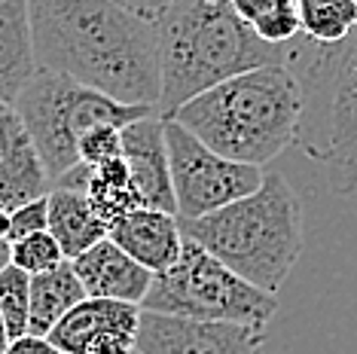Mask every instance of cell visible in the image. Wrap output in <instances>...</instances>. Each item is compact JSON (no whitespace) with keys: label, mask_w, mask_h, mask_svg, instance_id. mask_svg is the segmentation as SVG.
<instances>
[{"label":"cell","mask_w":357,"mask_h":354,"mask_svg":"<svg viewBox=\"0 0 357 354\" xmlns=\"http://www.w3.org/2000/svg\"><path fill=\"white\" fill-rule=\"evenodd\" d=\"M183 236L263 293H278L303 254V205L281 174L269 171L254 196L181 223Z\"/></svg>","instance_id":"obj_4"},{"label":"cell","mask_w":357,"mask_h":354,"mask_svg":"<svg viewBox=\"0 0 357 354\" xmlns=\"http://www.w3.org/2000/svg\"><path fill=\"white\" fill-rule=\"evenodd\" d=\"M137 354H266V333L248 324L141 315Z\"/></svg>","instance_id":"obj_9"},{"label":"cell","mask_w":357,"mask_h":354,"mask_svg":"<svg viewBox=\"0 0 357 354\" xmlns=\"http://www.w3.org/2000/svg\"><path fill=\"white\" fill-rule=\"evenodd\" d=\"M110 241L116 247H123V251L132 256L135 263H141L147 272L159 275V272H168L181 260L186 236H183L181 220H177L174 214L141 208V211H135L128 220H123L119 226L110 229Z\"/></svg>","instance_id":"obj_14"},{"label":"cell","mask_w":357,"mask_h":354,"mask_svg":"<svg viewBox=\"0 0 357 354\" xmlns=\"http://www.w3.org/2000/svg\"><path fill=\"white\" fill-rule=\"evenodd\" d=\"M10 330H6V321H3V315H0V354H6V348H10Z\"/></svg>","instance_id":"obj_26"},{"label":"cell","mask_w":357,"mask_h":354,"mask_svg":"<svg viewBox=\"0 0 357 354\" xmlns=\"http://www.w3.org/2000/svg\"><path fill=\"white\" fill-rule=\"evenodd\" d=\"M10 266V241H0V272Z\"/></svg>","instance_id":"obj_27"},{"label":"cell","mask_w":357,"mask_h":354,"mask_svg":"<svg viewBox=\"0 0 357 354\" xmlns=\"http://www.w3.org/2000/svg\"><path fill=\"white\" fill-rule=\"evenodd\" d=\"M64 263H68L64 260V251L50 232H37V236L10 245V266L22 269L31 278L46 275V272L59 269V266H64Z\"/></svg>","instance_id":"obj_22"},{"label":"cell","mask_w":357,"mask_h":354,"mask_svg":"<svg viewBox=\"0 0 357 354\" xmlns=\"http://www.w3.org/2000/svg\"><path fill=\"white\" fill-rule=\"evenodd\" d=\"M83 300H89V296L70 263L46 272V275L31 278V336L50 339L52 330Z\"/></svg>","instance_id":"obj_17"},{"label":"cell","mask_w":357,"mask_h":354,"mask_svg":"<svg viewBox=\"0 0 357 354\" xmlns=\"http://www.w3.org/2000/svg\"><path fill=\"white\" fill-rule=\"evenodd\" d=\"M162 6L165 0H34L28 10L37 70L159 114Z\"/></svg>","instance_id":"obj_1"},{"label":"cell","mask_w":357,"mask_h":354,"mask_svg":"<svg viewBox=\"0 0 357 354\" xmlns=\"http://www.w3.org/2000/svg\"><path fill=\"white\" fill-rule=\"evenodd\" d=\"M135 354H137V351H135Z\"/></svg>","instance_id":"obj_28"},{"label":"cell","mask_w":357,"mask_h":354,"mask_svg":"<svg viewBox=\"0 0 357 354\" xmlns=\"http://www.w3.org/2000/svg\"><path fill=\"white\" fill-rule=\"evenodd\" d=\"M86 196H89V202H92L95 214H98V220L107 229L119 226L123 220H128L135 211L144 208V199L135 187V177L128 171L126 159H113L107 165L92 168Z\"/></svg>","instance_id":"obj_18"},{"label":"cell","mask_w":357,"mask_h":354,"mask_svg":"<svg viewBox=\"0 0 357 354\" xmlns=\"http://www.w3.org/2000/svg\"><path fill=\"white\" fill-rule=\"evenodd\" d=\"M50 177L15 107L0 104V211L13 214L50 196Z\"/></svg>","instance_id":"obj_11"},{"label":"cell","mask_w":357,"mask_h":354,"mask_svg":"<svg viewBox=\"0 0 357 354\" xmlns=\"http://www.w3.org/2000/svg\"><path fill=\"white\" fill-rule=\"evenodd\" d=\"M159 116L174 119L199 95L259 68L287 64V46L263 43L229 0H165L159 15Z\"/></svg>","instance_id":"obj_2"},{"label":"cell","mask_w":357,"mask_h":354,"mask_svg":"<svg viewBox=\"0 0 357 354\" xmlns=\"http://www.w3.org/2000/svg\"><path fill=\"white\" fill-rule=\"evenodd\" d=\"M303 37L324 46L348 40L357 28V0H299Z\"/></svg>","instance_id":"obj_20"},{"label":"cell","mask_w":357,"mask_h":354,"mask_svg":"<svg viewBox=\"0 0 357 354\" xmlns=\"http://www.w3.org/2000/svg\"><path fill=\"white\" fill-rule=\"evenodd\" d=\"M235 10L269 46H290L303 34L299 0H235Z\"/></svg>","instance_id":"obj_19"},{"label":"cell","mask_w":357,"mask_h":354,"mask_svg":"<svg viewBox=\"0 0 357 354\" xmlns=\"http://www.w3.org/2000/svg\"><path fill=\"white\" fill-rule=\"evenodd\" d=\"M141 315V305L83 300L50 333V342L61 354H135Z\"/></svg>","instance_id":"obj_10"},{"label":"cell","mask_w":357,"mask_h":354,"mask_svg":"<svg viewBox=\"0 0 357 354\" xmlns=\"http://www.w3.org/2000/svg\"><path fill=\"white\" fill-rule=\"evenodd\" d=\"M113 159H123V128L101 125V128H92L79 141V162L86 168L107 165Z\"/></svg>","instance_id":"obj_23"},{"label":"cell","mask_w":357,"mask_h":354,"mask_svg":"<svg viewBox=\"0 0 357 354\" xmlns=\"http://www.w3.org/2000/svg\"><path fill=\"white\" fill-rule=\"evenodd\" d=\"M165 141L181 223H192L223 211V208L254 196L266 180L263 168L223 159L220 153L205 147L196 134L186 132L174 119L165 123Z\"/></svg>","instance_id":"obj_8"},{"label":"cell","mask_w":357,"mask_h":354,"mask_svg":"<svg viewBox=\"0 0 357 354\" xmlns=\"http://www.w3.org/2000/svg\"><path fill=\"white\" fill-rule=\"evenodd\" d=\"M37 74L31 10L22 0H0V104L13 107Z\"/></svg>","instance_id":"obj_15"},{"label":"cell","mask_w":357,"mask_h":354,"mask_svg":"<svg viewBox=\"0 0 357 354\" xmlns=\"http://www.w3.org/2000/svg\"><path fill=\"white\" fill-rule=\"evenodd\" d=\"M153 315L190 321H223L266 330L278 311V296L257 291L245 278L211 256L205 247L186 238L183 254L168 272L153 275V287L141 305Z\"/></svg>","instance_id":"obj_7"},{"label":"cell","mask_w":357,"mask_h":354,"mask_svg":"<svg viewBox=\"0 0 357 354\" xmlns=\"http://www.w3.org/2000/svg\"><path fill=\"white\" fill-rule=\"evenodd\" d=\"M74 272L83 284L89 300H110V302H128V305H144L150 287H153V272H147L141 263H135L123 247L113 241H101L92 251L77 256Z\"/></svg>","instance_id":"obj_13"},{"label":"cell","mask_w":357,"mask_h":354,"mask_svg":"<svg viewBox=\"0 0 357 354\" xmlns=\"http://www.w3.org/2000/svg\"><path fill=\"white\" fill-rule=\"evenodd\" d=\"M284 68L303 88V123L296 147L327 168L330 190H357V28L336 46L299 34L287 46Z\"/></svg>","instance_id":"obj_5"},{"label":"cell","mask_w":357,"mask_h":354,"mask_svg":"<svg viewBox=\"0 0 357 354\" xmlns=\"http://www.w3.org/2000/svg\"><path fill=\"white\" fill-rule=\"evenodd\" d=\"M37 232H50V196L10 214V245L37 236Z\"/></svg>","instance_id":"obj_24"},{"label":"cell","mask_w":357,"mask_h":354,"mask_svg":"<svg viewBox=\"0 0 357 354\" xmlns=\"http://www.w3.org/2000/svg\"><path fill=\"white\" fill-rule=\"evenodd\" d=\"M50 236L59 241L64 260L74 263L77 256L92 251L95 245L110 238V229L95 214L86 192L52 190L50 192Z\"/></svg>","instance_id":"obj_16"},{"label":"cell","mask_w":357,"mask_h":354,"mask_svg":"<svg viewBox=\"0 0 357 354\" xmlns=\"http://www.w3.org/2000/svg\"><path fill=\"white\" fill-rule=\"evenodd\" d=\"M6 354H61V351L43 336H22V339L10 342Z\"/></svg>","instance_id":"obj_25"},{"label":"cell","mask_w":357,"mask_h":354,"mask_svg":"<svg viewBox=\"0 0 357 354\" xmlns=\"http://www.w3.org/2000/svg\"><path fill=\"white\" fill-rule=\"evenodd\" d=\"M174 123L223 159L263 168L287 147H296L303 88L284 64L259 68L199 95L177 110Z\"/></svg>","instance_id":"obj_3"},{"label":"cell","mask_w":357,"mask_h":354,"mask_svg":"<svg viewBox=\"0 0 357 354\" xmlns=\"http://www.w3.org/2000/svg\"><path fill=\"white\" fill-rule=\"evenodd\" d=\"M123 159L135 177V187L144 199V208L177 217V199L168 162L165 119L147 116L123 128Z\"/></svg>","instance_id":"obj_12"},{"label":"cell","mask_w":357,"mask_h":354,"mask_svg":"<svg viewBox=\"0 0 357 354\" xmlns=\"http://www.w3.org/2000/svg\"><path fill=\"white\" fill-rule=\"evenodd\" d=\"M0 315L13 342L31 336V275L15 266H6L0 272Z\"/></svg>","instance_id":"obj_21"},{"label":"cell","mask_w":357,"mask_h":354,"mask_svg":"<svg viewBox=\"0 0 357 354\" xmlns=\"http://www.w3.org/2000/svg\"><path fill=\"white\" fill-rule=\"evenodd\" d=\"M13 107L25 123L52 187L83 165L79 141L92 128H128L137 119L159 116L156 110L147 107H123L107 95L79 86L61 74H50V70H37Z\"/></svg>","instance_id":"obj_6"}]
</instances>
